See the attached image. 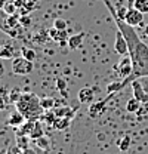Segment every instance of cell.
Returning <instances> with one entry per match:
<instances>
[{"instance_id": "cell-17", "label": "cell", "mask_w": 148, "mask_h": 154, "mask_svg": "<svg viewBox=\"0 0 148 154\" xmlns=\"http://www.w3.org/2000/svg\"><path fill=\"white\" fill-rule=\"evenodd\" d=\"M133 8L145 15L148 14V0H133Z\"/></svg>"}, {"instance_id": "cell-23", "label": "cell", "mask_w": 148, "mask_h": 154, "mask_svg": "<svg viewBox=\"0 0 148 154\" xmlns=\"http://www.w3.org/2000/svg\"><path fill=\"white\" fill-rule=\"evenodd\" d=\"M54 27L56 30H67V21L65 19H61V18H56L54 21Z\"/></svg>"}, {"instance_id": "cell-18", "label": "cell", "mask_w": 148, "mask_h": 154, "mask_svg": "<svg viewBox=\"0 0 148 154\" xmlns=\"http://www.w3.org/2000/svg\"><path fill=\"white\" fill-rule=\"evenodd\" d=\"M70 117H58L55 120V128L58 131H62V129H65V128H68V125H70Z\"/></svg>"}, {"instance_id": "cell-27", "label": "cell", "mask_w": 148, "mask_h": 154, "mask_svg": "<svg viewBox=\"0 0 148 154\" xmlns=\"http://www.w3.org/2000/svg\"><path fill=\"white\" fill-rule=\"evenodd\" d=\"M116 12H117V18L123 19L126 18V14H128V8H119V9H116Z\"/></svg>"}, {"instance_id": "cell-12", "label": "cell", "mask_w": 148, "mask_h": 154, "mask_svg": "<svg viewBox=\"0 0 148 154\" xmlns=\"http://www.w3.org/2000/svg\"><path fill=\"white\" fill-rule=\"evenodd\" d=\"M92 98H93V91L91 88H83V89H80V92H79V102H80V104L91 102Z\"/></svg>"}, {"instance_id": "cell-15", "label": "cell", "mask_w": 148, "mask_h": 154, "mask_svg": "<svg viewBox=\"0 0 148 154\" xmlns=\"http://www.w3.org/2000/svg\"><path fill=\"white\" fill-rule=\"evenodd\" d=\"M40 105H42L43 110L49 111V110L54 108V105H55V99H54L52 96H43V98H40Z\"/></svg>"}, {"instance_id": "cell-25", "label": "cell", "mask_w": 148, "mask_h": 154, "mask_svg": "<svg viewBox=\"0 0 148 154\" xmlns=\"http://www.w3.org/2000/svg\"><path fill=\"white\" fill-rule=\"evenodd\" d=\"M19 24L24 27V28H28L31 25V18L28 15H21L19 17Z\"/></svg>"}, {"instance_id": "cell-33", "label": "cell", "mask_w": 148, "mask_h": 154, "mask_svg": "<svg viewBox=\"0 0 148 154\" xmlns=\"http://www.w3.org/2000/svg\"><path fill=\"white\" fill-rule=\"evenodd\" d=\"M33 2H34V0H33Z\"/></svg>"}, {"instance_id": "cell-32", "label": "cell", "mask_w": 148, "mask_h": 154, "mask_svg": "<svg viewBox=\"0 0 148 154\" xmlns=\"http://www.w3.org/2000/svg\"><path fill=\"white\" fill-rule=\"evenodd\" d=\"M145 31H147V33H148V27H147V30H145Z\"/></svg>"}, {"instance_id": "cell-19", "label": "cell", "mask_w": 148, "mask_h": 154, "mask_svg": "<svg viewBox=\"0 0 148 154\" xmlns=\"http://www.w3.org/2000/svg\"><path fill=\"white\" fill-rule=\"evenodd\" d=\"M3 11H5L6 15H17L18 8H17V5L14 2H8V3L3 5Z\"/></svg>"}, {"instance_id": "cell-13", "label": "cell", "mask_w": 148, "mask_h": 154, "mask_svg": "<svg viewBox=\"0 0 148 154\" xmlns=\"http://www.w3.org/2000/svg\"><path fill=\"white\" fill-rule=\"evenodd\" d=\"M141 107H142V102H139L136 98H130L129 101L126 102V110L129 113H138Z\"/></svg>"}, {"instance_id": "cell-31", "label": "cell", "mask_w": 148, "mask_h": 154, "mask_svg": "<svg viewBox=\"0 0 148 154\" xmlns=\"http://www.w3.org/2000/svg\"><path fill=\"white\" fill-rule=\"evenodd\" d=\"M3 74H5V67H3V65L0 64V77L3 76Z\"/></svg>"}, {"instance_id": "cell-2", "label": "cell", "mask_w": 148, "mask_h": 154, "mask_svg": "<svg viewBox=\"0 0 148 154\" xmlns=\"http://www.w3.org/2000/svg\"><path fill=\"white\" fill-rule=\"evenodd\" d=\"M17 107L25 116V119H31V120H36V117H39L43 110L40 105V99L34 94H24L17 102Z\"/></svg>"}, {"instance_id": "cell-1", "label": "cell", "mask_w": 148, "mask_h": 154, "mask_svg": "<svg viewBox=\"0 0 148 154\" xmlns=\"http://www.w3.org/2000/svg\"><path fill=\"white\" fill-rule=\"evenodd\" d=\"M104 3L108 8L111 17H113L116 25H117V28L123 33V36H125L126 42H128L129 57L132 59V64H133L132 76H129L128 79H123L122 82L110 83L107 86V92L108 94H116V92L122 91L126 85H130L133 80L141 79V77H148V46L138 36V33L135 31V27H130L129 24H126L123 19L117 18L116 8L111 5L110 0H104Z\"/></svg>"}, {"instance_id": "cell-9", "label": "cell", "mask_w": 148, "mask_h": 154, "mask_svg": "<svg viewBox=\"0 0 148 154\" xmlns=\"http://www.w3.org/2000/svg\"><path fill=\"white\" fill-rule=\"evenodd\" d=\"M49 37L54 38L55 42H58L59 45H64V43H68V33L67 30H56L55 27L49 30Z\"/></svg>"}, {"instance_id": "cell-22", "label": "cell", "mask_w": 148, "mask_h": 154, "mask_svg": "<svg viewBox=\"0 0 148 154\" xmlns=\"http://www.w3.org/2000/svg\"><path fill=\"white\" fill-rule=\"evenodd\" d=\"M21 96H22V94H21V91L19 89H14L12 92H11V96H9V102H18L19 99H21Z\"/></svg>"}, {"instance_id": "cell-16", "label": "cell", "mask_w": 148, "mask_h": 154, "mask_svg": "<svg viewBox=\"0 0 148 154\" xmlns=\"http://www.w3.org/2000/svg\"><path fill=\"white\" fill-rule=\"evenodd\" d=\"M21 55L25 58V59H28V61H31V62H34L37 58V54L34 49H31V48H21Z\"/></svg>"}, {"instance_id": "cell-8", "label": "cell", "mask_w": 148, "mask_h": 154, "mask_svg": "<svg viewBox=\"0 0 148 154\" xmlns=\"http://www.w3.org/2000/svg\"><path fill=\"white\" fill-rule=\"evenodd\" d=\"M130 86H132L133 98H136V99H138L139 102H142V104H148V94L144 91V88H142L139 79L133 80V82L130 83Z\"/></svg>"}, {"instance_id": "cell-11", "label": "cell", "mask_w": 148, "mask_h": 154, "mask_svg": "<svg viewBox=\"0 0 148 154\" xmlns=\"http://www.w3.org/2000/svg\"><path fill=\"white\" fill-rule=\"evenodd\" d=\"M83 40H85V33H79V34L70 36V38H68V43H67V45H68L71 49H79V48H82Z\"/></svg>"}, {"instance_id": "cell-28", "label": "cell", "mask_w": 148, "mask_h": 154, "mask_svg": "<svg viewBox=\"0 0 148 154\" xmlns=\"http://www.w3.org/2000/svg\"><path fill=\"white\" fill-rule=\"evenodd\" d=\"M65 82L62 80V79H58L56 80V88H58V91H61V92H64V89H65Z\"/></svg>"}, {"instance_id": "cell-4", "label": "cell", "mask_w": 148, "mask_h": 154, "mask_svg": "<svg viewBox=\"0 0 148 154\" xmlns=\"http://www.w3.org/2000/svg\"><path fill=\"white\" fill-rule=\"evenodd\" d=\"M125 22L129 24L130 27H142V25H144V14L139 12L138 9H135V8L132 6V8L128 9Z\"/></svg>"}, {"instance_id": "cell-6", "label": "cell", "mask_w": 148, "mask_h": 154, "mask_svg": "<svg viewBox=\"0 0 148 154\" xmlns=\"http://www.w3.org/2000/svg\"><path fill=\"white\" fill-rule=\"evenodd\" d=\"M113 95H114V94H113ZM113 95L108 94V96H107L105 99L98 101V102L92 104V105L89 107V116H91L92 119H98V117H101V116L105 113V110H107V101H108Z\"/></svg>"}, {"instance_id": "cell-26", "label": "cell", "mask_w": 148, "mask_h": 154, "mask_svg": "<svg viewBox=\"0 0 148 154\" xmlns=\"http://www.w3.org/2000/svg\"><path fill=\"white\" fill-rule=\"evenodd\" d=\"M65 114H71V110L65 105L64 108H59V110H56L55 111V116L56 117H62V116H65Z\"/></svg>"}, {"instance_id": "cell-20", "label": "cell", "mask_w": 148, "mask_h": 154, "mask_svg": "<svg viewBox=\"0 0 148 154\" xmlns=\"http://www.w3.org/2000/svg\"><path fill=\"white\" fill-rule=\"evenodd\" d=\"M33 139H37V138H40V136H43V129H42V126H40V123L36 122L34 123V129H33V132L30 135Z\"/></svg>"}, {"instance_id": "cell-14", "label": "cell", "mask_w": 148, "mask_h": 154, "mask_svg": "<svg viewBox=\"0 0 148 154\" xmlns=\"http://www.w3.org/2000/svg\"><path fill=\"white\" fill-rule=\"evenodd\" d=\"M2 58H17L15 57V54H14V48L11 46V45H3V46H0V59Z\"/></svg>"}, {"instance_id": "cell-3", "label": "cell", "mask_w": 148, "mask_h": 154, "mask_svg": "<svg viewBox=\"0 0 148 154\" xmlns=\"http://www.w3.org/2000/svg\"><path fill=\"white\" fill-rule=\"evenodd\" d=\"M12 71L18 76H27L33 71V62L25 59L24 57H18L12 59Z\"/></svg>"}, {"instance_id": "cell-24", "label": "cell", "mask_w": 148, "mask_h": 154, "mask_svg": "<svg viewBox=\"0 0 148 154\" xmlns=\"http://www.w3.org/2000/svg\"><path fill=\"white\" fill-rule=\"evenodd\" d=\"M36 144H37V147H40V148H43V150H49V144H48V139H46L45 136L37 138Z\"/></svg>"}, {"instance_id": "cell-10", "label": "cell", "mask_w": 148, "mask_h": 154, "mask_svg": "<svg viewBox=\"0 0 148 154\" xmlns=\"http://www.w3.org/2000/svg\"><path fill=\"white\" fill-rule=\"evenodd\" d=\"M25 123V116L22 114L19 110H15L9 114V119H8V125L12 126V128H19Z\"/></svg>"}, {"instance_id": "cell-29", "label": "cell", "mask_w": 148, "mask_h": 154, "mask_svg": "<svg viewBox=\"0 0 148 154\" xmlns=\"http://www.w3.org/2000/svg\"><path fill=\"white\" fill-rule=\"evenodd\" d=\"M6 104H8V102H6V99L0 95V111H3V110L6 108Z\"/></svg>"}, {"instance_id": "cell-7", "label": "cell", "mask_w": 148, "mask_h": 154, "mask_svg": "<svg viewBox=\"0 0 148 154\" xmlns=\"http://www.w3.org/2000/svg\"><path fill=\"white\" fill-rule=\"evenodd\" d=\"M114 51L120 55V57H125V55H129V48H128V42L123 36V33L119 30L117 31V36H116V42H114Z\"/></svg>"}, {"instance_id": "cell-5", "label": "cell", "mask_w": 148, "mask_h": 154, "mask_svg": "<svg viewBox=\"0 0 148 154\" xmlns=\"http://www.w3.org/2000/svg\"><path fill=\"white\" fill-rule=\"evenodd\" d=\"M116 70L119 71V74L123 77V79H128L129 76H132V71H133V64H132V59L129 55H125L122 57L119 65L116 67Z\"/></svg>"}, {"instance_id": "cell-30", "label": "cell", "mask_w": 148, "mask_h": 154, "mask_svg": "<svg viewBox=\"0 0 148 154\" xmlns=\"http://www.w3.org/2000/svg\"><path fill=\"white\" fill-rule=\"evenodd\" d=\"M11 2H14V3H15V5H17V8H22V6H24V5H25V2H27V0H11Z\"/></svg>"}, {"instance_id": "cell-21", "label": "cell", "mask_w": 148, "mask_h": 154, "mask_svg": "<svg viewBox=\"0 0 148 154\" xmlns=\"http://www.w3.org/2000/svg\"><path fill=\"white\" fill-rule=\"evenodd\" d=\"M130 147V138L129 136H123L119 142V148L120 151H128V148Z\"/></svg>"}]
</instances>
